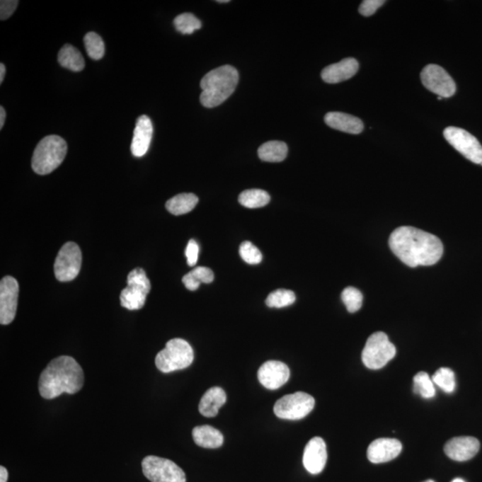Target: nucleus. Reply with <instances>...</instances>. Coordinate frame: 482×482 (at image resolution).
<instances>
[{"mask_svg": "<svg viewBox=\"0 0 482 482\" xmlns=\"http://www.w3.org/2000/svg\"><path fill=\"white\" fill-rule=\"evenodd\" d=\"M396 258L409 268L437 264L443 255V244L437 236L411 226L396 229L389 239Z\"/></svg>", "mask_w": 482, "mask_h": 482, "instance_id": "f257e3e1", "label": "nucleus"}, {"mask_svg": "<svg viewBox=\"0 0 482 482\" xmlns=\"http://www.w3.org/2000/svg\"><path fill=\"white\" fill-rule=\"evenodd\" d=\"M84 374L75 359L61 355L53 359L39 379L40 396L46 399H54L63 393L76 394L83 389Z\"/></svg>", "mask_w": 482, "mask_h": 482, "instance_id": "f03ea898", "label": "nucleus"}, {"mask_svg": "<svg viewBox=\"0 0 482 482\" xmlns=\"http://www.w3.org/2000/svg\"><path fill=\"white\" fill-rule=\"evenodd\" d=\"M239 79L238 71L231 66L220 67L210 71L201 80V104L207 108L223 104L235 91Z\"/></svg>", "mask_w": 482, "mask_h": 482, "instance_id": "7ed1b4c3", "label": "nucleus"}, {"mask_svg": "<svg viewBox=\"0 0 482 482\" xmlns=\"http://www.w3.org/2000/svg\"><path fill=\"white\" fill-rule=\"evenodd\" d=\"M67 153L66 140L57 135H50L40 140L34 150L32 167L37 174L47 176L63 163Z\"/></svg>", "mask_w": 482, "mask_h": 482, "instance_id": "20e7f679", "label": "nucleus"}, {"mask_svg": "<svg viewBox=\"0 0 482 482\" xmlns=\"http://www.w3.org/2000/svg\"><path fill=\"white\" fill-rule=\"evenodd\" d=\"M194 360V351L183 338H173L166 343L156 357V367L163 374L183 370L190 367Z\"/></svg>", "mask_w": 482, "mask_h": 482, "instance_id": "39448f33", "label": "nucleus"}, {"mask_svg": "<svg viewBox=\"0 0 482 482\" xmlns=\"http://www.w3.org/2000/svg\"><path fill=\"white\" fill-rule=\"evenodd\" d=\"M396 353V348L389 341L387 334L379 331L369 337L362 353V360L371 370H379L392 360Z\"/></svg>", "mask_w": 482, "mask_h": 482, "instance_id": "423d86ee", "label": "nucleus"}, {"mask_svg": "<svg viewBox=\"0 0 482 482\" xmlns=\"http://www.w3.org/2000/svg\"><path fill=\"white\" fill-rule=\"evenodd\" d=\"M128 286L120 295L121 306L128 310H139L144 306L147 296L151 289L150 280L144 270L136 268L129 273Z\"/></svg>", "mask_w": 482, "mask_h": 482, "instance_id": "0eeeda50", "label": "nucleus"}, {"mask_svg": "<svg viewBox=\"0 0 482 482\" xmlns=\"http://www.w3.org/2000/svg\"><path fill=\"white\" fill-rule=\"evenodd\" d=\"M145 477L152 482H186V474L174 461L155 456L146 457L142 463Z\"/></svg>", "mask_w": 482, "mask_h": 482, "instance_id": "6e6552de", "label": "nucleus"}, {"mask_svg": "<svg viewBox=\"0 0 482 482\" xmlns=\"http://www.w3.org/2000/svg\"><path fill=\"white\" fill-rule=\"evenodd\" d=\"M316 401L312 396L305 392H295L286 395L275 403V415L280 419L300 420L313 411Z\"/></svg>", "mask_w": 482, "mask_h": 482, "instance_id": "1a4fd4ad", "label": "nucleus"}, {"mask_svg": "<svg viewBox=\"0 0 482 482\" xmlns=\"http://www.w3.org/2000/svg\"><path fill=\"white\" fill-rule=\"evenodd\" d=\"M83 256L80 248L74 242H67L58 252L54 271L59 282H67L74 280L81 271Z\"/></svg>", "mask_w": 482, "mask_h": 482, "instance_id": "9d476101", "label": "nucleus"}, {"mask_svg": "<svg viewBox=\"0 0 482 482\" xmlns=\"http://www.w3.org/2000/svg\"><path fill=\"white\" fill-rule=\"evenodd\" d=\"M444 137L449 144L458 152L466 157L471 162L481 165L482 163V146L478 140L466 130L447 127L444 131Z\"/></svg>", "mask_w": 482, "mask_h": 482, "instance_id": "9b49d317", "label": "nucleus"}, {"mask_svg": "<svg viewBox=\"0 0 482 482\" xmlns=\"http://www.w3.org/2000/svg\"><path fill=\"white\" fill-rule=\"evenodd\" d=\"M420 80L427 90L441 98H450L456 93L457 85L447 71L437 64H429L420 73Z\"/></svg>", "mask_w": 482, "mask_h": 482, "instance_id": "f8f14e48", "label": "nucleus"}, {"mask_svg": "<svg viewBox=\"0 0 482 482\" xmlns=\"http://www.w3.org/2000/svg\"><path fill=\"white\" fill-rule=\"evenodd\" d=\"M19 285L12 276H6L0 282V323L8 326L15 319L18 302Z\"/></svg>", "mask_w": 482, "mask_h": 482, "instance_id": "ddd939ff", "label": "nucleus"}, {"mask_svg": "<svg viewBox=\"0 0 482 482\" xmlns=\"http://www.w3.org/2000/svg\"><path fill=\"white\" fill-rule=\"evenodd\" d=\"M290 371L285 363L280 361H268L259 368L258 377L265 388L275 391L287 384Z\"/></svg>", "mask_w": 482, "mask_h": 482, "instance_id": "4468645a", "label": "nucleus"}, {"mask_svg": "<svg viewBox=\"0 0 482 482\" xmlns=\"http://www.w3.org/2000/svg\"><path fill=\"white\" fill-rule=\"evenodd\" d=\"M327 457L326 442L321 437H314L307 443L304 451V466L310 474H320L326 466Z\"/></svg>", "mask_w": 482, "mask_h": 482, "instance_id": "2eb2a0df", "label": "nucleus"}, {"mask_svg": "<svg viewBox=\"0 0 482 482\" xmlns=\"http://www.w3.org/2000/svg\"><path fill=\"white\" fill-rule=\"evenodd\" d=\"M480 441L474 437H457L447 441L444 451L454 461H464L474 458L480 450Z\"/></svg>", "mask_w": 482, "mask_h": 482, "instance_id": "dca6fc26", "label": "nucleus"}, {"mask_svg": "<svg viewBox=\"0 0 482 482\" xmlns=\"http://www.w3.org/2000/svg\"><path fill=\"white\" fill-rule=\"evenodd\" d=\"M402 451V444L395 439H378L370 444L367 457L372 464L387 463L395 459Z\"/></svg>", "mask_w": 482, "mask_h": 482, "instance_id": "f3484780", "label": "nucleus"}, {"mask_svg": "<svg viewBox=\"0 0 482 482\" xmlns=\"http://www.w3.org/2000/svg\"><path fill=\"white\" fill-rule=\"evenodd\" d=\"M153 137V125L151 120L147 115L139 116L137 120L134 133L132 142V155L142 157L149 151Z\"/></svg>", "mask_w": 482, "mask_h": 482, "instance_id": "a211bd4d", "label": "nucleus"}, {"mask_svg": "<svg viewBox=\"0 0 482 482\" xmlns=\"http://www.w3.org/2000/svg\"><path fill=\"white\" fill-rule=\"evenodd\" d=\"M359 64L355 58H346L337 64L324 68L321 71V79L330 84H340L350 80L357 74Z\"/></svg>", "mask_w": 482, "mask_h": 482, "instance_id": "6ab92c4d", "label": "nucleus"}, {"mask_svg": "<svg viewBox=\"0 0 482 482\" xmlns=\"http://www.w3.org/2000/svg\"><path fill=\"white\" fill-rule=\"evenodd\" d=\"M324 121L329 127L350 134H360L364 131V122L360 119L345 113H328Z\"/></svg>", "mask_w": 482, "mask_h": 482, "instance_id": "aec40b11", "label": "nucleus"}, {"mask_svg": "<svg viewBox=\"0 0 482 482\" xmlns=\"http://www.w3.org/2000/svg\"><path fill=\"white\" fill-rule=\"evenodd\" d=\"M226 393L220 387H213L205 393L198 405L200 413L205 417L217 415L219 409L226 403Z\"/></svg>", "mask_w": 482, "mask_h": 482, "instance_id": "412c9836", "label": "nucleus"}, {"mask_svg": "<svg viewBox=\"0 0 482 482\" xmlns=\"http://www.w3.org/2000/svg\"><path fill=\"white\" fill-rule=\"evenodd\" d=\"M194 442L205 449H218L224 443L223 434L210 425L197 426L193 430Z\"/></svg>", "mask_w": 482, "mask_h": 482, "instance_id": "4be33fe9", "label": "nucleus"}, {"mask_svg": "<svg viewBox=\"0 0 482 482\" xmlns=\"http://www.w3.org/2000/svg\"><path fill=\"white\" fill-rule=\"evenodd\" d=\"M58 63L61 67L73 71H83L85 67L83 54L70 44H67L60 50L58 53Z\"/></svg>", "mask_w": 482, "mask_h": 482, "instance_id": "5701e85b", "label": "nucleus"}, {"mask_svg": "<svg viewBox=\"0 0 482 482\" xmlns=\"http://www.w3.org/2000/svg\"><path fill=\"white\" fill-rule=\"evenodd\" d=\"M288 155V146L285 142L272 140L265 142L258 149L259 159L265 162L279 163Z\"/></svg>", "mask_w": 482, "mask_h": 482, "instance_id": "b1692460", "label": "nucleus"}, {"mask_svg": "<svg viewBox=\"0 0 482 482\" xmlns=\"http://www.w3.org/2000/svg\"><path fill=\"white\" fill-rule=\"evenodd\" d=\"M198 197L193 193L177 195L167 201L166 210L174 215H182L190 213L196 207Z\"/></svg>", "mask_w": 482, "mask_h": 482, "instance_id": "393cba45", "label": "nucleus"}, {"mask_svg": "<svg viewBox=\"0 0 482 482\" xmlns=\"http://www.w3.org/2000/svg\"><path fill=\"white\" fill-rule=\"evenodd\" d=\"M214 279V272L210 268L198 266L183 277V282L188 289L194 292L201 283H211Z\"/></svg>", "mask_w": 482, "mask_h": 482, "instance_id": "a878e982", "label": "nucleus"}, {"mask_svg": "<svg viewBox=\"0 0 482 482\" xmlns=\"http://www.w3.org/2000/svg\"><path fill=\"white\" fill-rule=\"evenodd\" d=\"M270 195L266 191L258 189L244 190L239 197V202L248 208H259L270 202Z\"/></svg>", "mask_w": 482, "mask_h": 482, "instance_id": "bb28decb", "label": "nucleus"}, {"mask_svg": "<svg viewBox=\"0 0 482 482\" xmlns=\"http://www.w3.org/2000/svg\"><path fill=\"white\" fill-rule=\"evenodd\" d=\"M413 392L423 398H432L436 391L432 379L427 372H420L413 377Z\"/></svg>", "mask_w": 482, "mask_h": 482, "instance_id": "cd10ccee", "label": "nucleus"}, {"mask_svg": "<svg viewBox=\"0 0 482 482\" xmlns=\"http://www.w3.org/2000/svg\"><path fill=\"white\" fill-rule=\"evenodd\" d=\"M84 45L88 56L93 60H101L105 54V43L98 34L91 32L84 37Z\"/></svg>", "mask_w": 482, "mask_h": 482, "instance_id": "c85d7f7f", "label": "nucleus"}, {"mask_svg": "<svg viewBox=\"0 0 482 482\" xmlns=\"http://www.w3.org/2000/svg\"><path fill=\"white\" fill-rule=\"evenodd\" d=\"M296 301L295 293L288 289H277L270 294L265 300L266 306L272 309H282L292 306Z\"/></svg>", "mask_w": 482, "mask_h": 482, "instance_id": "c756f323", "label": "nucleus"}, {"mask_svg": "<svg viewBox=\"0 0 482 482\" xmlns=\"http://www.w3.org/2000/svg\"><path fill=\"white\" fill-rule=\"evenodd\" d=\"M178 32L183 34H193L195 30H200L202 23L200 20L190 13H184L178 16L173 21Z\"/></svg>", "mask_w": 482, "mask_h": 482, "instance_id": "7c9ffc66", "label": "nucleus"}, {"mask_svg": "<svg viewBox=\"0 0 482 482\" xmlns=\"http://www.w3.org/2000/svg\"><path fill=\"white\" fill-rule=\"evenodd\" d=\"M432 381L446 393H452L456 389V376L449 368L439 369L432 376Z\"/></svg>", "mask_w": 482, "mask_h": 482, "instance_id": "2f4dec72", "label": "nucleus"}, {"mask_svg": "<svg viewBox=\"0 0 482 482\" xmlns=\"http://www.w3.org/2000/svg\"><path fill=\"white\" fill-rule=\"evenodd\" d=\"M341 299H343L350 313L357 312L363 305V295H362L360 290L354 288V287H348L345 289L341 294Z\"/></svg>", "mask_w": 482, "mask_h": 482, "instance_id": "473e14b6", "label": "nucleus"}, {"mask_svg": "<svg viewBox=\"0 0 482 482\" xmlns=\"http://www.w3.org/2000/svg\"><path fill=\"white\" fill-rule=\"evenodd\" d=\"M239 255L248 265H258L262 262L261 251L251 242L244 241L239 247Z\"/></svg>", "mask_w": 482, "mask_h": 482, "instance_id": "72a5a7b5", "label": "nucleus"}, {"mask_svg": "<svg viewBox=\"0 0 482 482\" xmlns=\"http://www.w3.org/2000/svg\"><path fill=\"white\" fill-rule=\"evenodd\" d=\"M384 4V0H365L359 6V13L365 17L371 16Z\"/></svg>", "mask_w": 482, "mask_h": 482, "instance_id": "f704fd0d", "label": "nucleus"}, {"mask_svg": "<svg viewBox=\"0 0 482 482\" xmlns=\"http://www.w3.org/2000/svg\"><path fill=\"white\" fill-rule=\"evenodd\" d=\"M18 1L16 0H2L0 2V20L5 21L15 13Z\"/></svg>", "mask_w": 482, "mask_h": 482, "instance_id": "c9c22d12", "label": "nucleus"}, {"mask_svg": "<svg viewBox=\"0 0 482 482\" xmlns=\"http://www.w3.org/2000/svg\"><path fill=\"white\" fill-rule=\"evenodd\" d=\"M198 252H200V247H198L196 241L190 239L185 251L188 265L190 266L196 265L198 259Z\"/></svg>", "mask_w": 482, "mask_h": 482, "instance_id": "e433bc0d", "label": "nucleus"}, {"mask_svg": "<svg viewBox=\"0 0 482 482\" xmlns=\"http://www.w3.org/2000/svg\"><path fill=\"white\" fill-rule=\"evenodd\" d=\"M8 480V471L4 466H0V482H6Z\"/></svg>", "mask_w": 482, "mask_h": 482, "instance_id": "4c0bfd02", "label": "nucleus"}, {"mask_svg": "<svg viewBox=\"0 0 482 482\" xmlns=\"http://www.w3.org/2000/svg\"><path fill=\"white\" fill-rule=\"evenodd\" d=\"M6 111L4 108L0 107V129L3 128L6 121Z\"/></svg>", "mask_w": 482, "mask_h": 482, "instance_id": "58836bf2", "label": "nucleus"}, {"mask_svg": "<svg viewBox=\"0 0 482 482\" xmlns=\"http://www.w3.org/2000/svg\"><path fill=\"white\" fill-rule=\"evenodd\" d=\"M5 74H6V67H5L4 64L1 63V64H0V84H2L3 81H4Z\"/></svg>", "mask_w": 482, "mask_h": 482, "instance_id": "ea45409f", "label": "nucleus"}, {"mask_svg": "<svg viewBox=\"0 0 482 482\" xmlns=\"http://www.w3.org/2000/svg\"><path fill=\"white\" fill-rule=\"evenodd\" d=\"M451 482H466V481H464V480H461V478H454V480H453Z\"/></svg>", "mask_w": 482, "mask_h": 482, "instance_id": "a19ab883", "label": "nucleus"}, {"mask_svg": "<svg viewBox=\"0 0 482 482\" xmlns=\"http://www.w3.org/2000/svg\"><path fill=\"white\" fill-rule=\"evenodd\" d=\"M218 3H228V0H219Z\"/></svg>", "mask_w": 482, "mask_h": 482, "instance_id": "79ce46f5", "label": "nucleus"}, {"mask_svg": "<svg viewBox=\"0 0 482 482\" xmlns=\"http://www.w3.org/2000/svg\"><path fill=\"white\" fill-rule=\"evenodd\" d=\"M425 482H434V481L432 480H428V481H426Z\"/></svg>", "mask_w": 482, "mask_h": 482, "instance_id": "37998d69", "label": "nucleus"}, {"mask_svg": "<svg viewBox=\"0 0 482 482\" xmlns=\"http://www.w3.org/2000/svg\"><path fill=\"white\" fill-rule=\"evenodd\" d=\"M437 99H439V101H441V99H442V98H441V97H437Z\"/></svg>", "mask_w": 482, "mask_h": 482, "instance_id": "c03bdc74", "label": "nucleus"}, {"mask_svg": "<svg viewBox=\"0 0 482 482\" xmlns=\"http://www.w3.org/2000/svg\"><path fill=\"white\" fill-rule=\"evenodd\" d=\"M481 165L482 166V163H481Z\"/></svg>", "mask_w": 482, "mask_h": 482, "instance_id": "a18cd8bd", "label": "nucleus"}]
</instances>
